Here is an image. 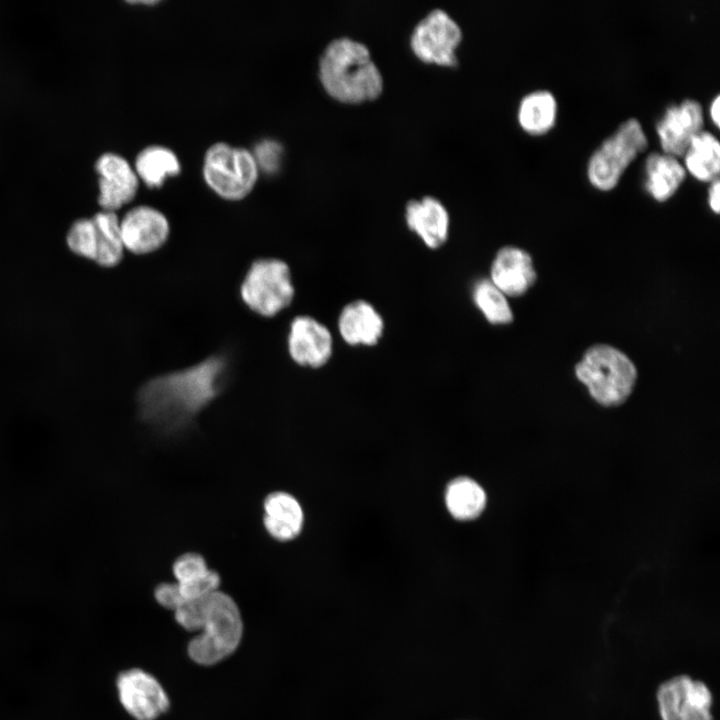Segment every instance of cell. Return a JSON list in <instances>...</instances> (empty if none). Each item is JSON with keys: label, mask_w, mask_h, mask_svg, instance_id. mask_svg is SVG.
I'll use <instances>...</instances> for the list:
<instances>
[{"label": "cell", "mask_w": 720, "mask_h": 720, "mask_svg": "<svg viewBox=\"0 0 720 720\" xmlns=\"http://www.w3.org/2000/svg\"><path fill=\"white\" fill-rule=\"evenodd\" d=\"M223 354L152 376L137 393L138 415L153 429L176 436L192 427L199 414L223 392L229 379Z\"/></svg>", "instance_id": "1"}, {"label": "cell", "mask_w": 720, "mask_h": 720, "mask_svg": "<svg viewBox=\"0 0 720 720\" xmlns=\"http://www.w3.org/2000/svg\"><path fill=\"white\" fill-rule=\"evenodd\" d=\"M320 83L333 99L348 104L375 100L383 91V77L368 47L342 36L330 41L318 63Z\"/></svg>", "instance_id": "2"}, {"label": "cell", "mask_w": 720, "mask_h": 720, "mask_svg": "<svg viewBox=\"0 0 720 720\" xmlns=\"http://www.w3.org/2000/svg\"><path fill=\"white\" fill-rule=\"evenodd\" d=\"M293 270L287 260L262 256L250 261L237 286L241 306L262 320H274L296 299Z\"/></svg>", "instance_id": "3"}, {"label": "cell", "mask_w": 720, "mask_h": 720, "mask_svg": "<svg viewBox=\"0 0 720 720\" xmlns=\"http://www.w3.org/2000/svg\"><path fill=\"white\" fill-rule=\"evenodd\" d=\"M198 634L187 645V653L196 664L215 665L238 648L243 635V621L235 600L217 590L203 601L197 624Z\"/></svg>", "instance_id": "4"}, {"label": "cell", "mask_w": 720, "mask_h": 720, "mask_svg": "<svg viewBox=\"0 0 720 720\" xmlns=\"http://www.w3.org/2000/svg\"><path fill=\"white\" fill-rule=\"evenodd\" d=\"M577 378L592 398L607 407L622 404L631 394L637 372L620 350L604 344L590 347L576 365Z\"/></svg>", "instance_id": "5"}, {"label": "cell", "mask_w": 720, "mask_h": 720, "mask_svg": "<svg viewBox=\"0 0 720 720\" xmlns=\"http://www.w3.org/2000/svg\"><path fill=\"white\" fill-rule=\"evenodd\" d=\"M259 167L251 150L216 142L203 157L202 175L206 185L226 201H241L254 189Z\"/></svg>", "instance_id": "6"}, {"label": "cell", "mask_w": 720, "mask_h": 720, "mask_svg": "<svg viewBox=\"0 0 720 720\" xmlns=\"http://www.w3.org/2000/svg\"><path fill=\"white\" fill-rule=\"evenodd\" d=\"M647 147L641 123L636 118L622 122L590 156L587 163L590 184L602 191L613 189L629 164Z\"/></svg>", "instance_id": "7"}, {"label": "cell", "mask_w": 720, "mask_h": 720, "mask_svg": "<svg viewBox=\"0 0 720 720\" xmlns=\"http://www.w3.org/2000/svg\"><path fill=\"white\" fill-rule=\"evenodd\" d=\"M461 40L459 24L445 10L436 8L414 26L410 47L422 62L454 67L458 64L456 50Z\"/></svg>", "instance_id": "8"}, {"label": "cell", "mask_w": 720, "mask_h": 720, "mask_svg": "<svg viewBox=\"0 0 720 720\" xmlns=\"http://www.w3.org/2000/svg\"><path fill=\"white\" fill-rule=\"evenodd\" d=\"M120 232L125 251L138 257H150L169 244L172 226L162 210L140 204L120 218Z\"/></svg>", "instance_id": "9"}, {"label": "cell", "mask_w": 720, "mask_h": 720, "mask_svg": "<svg viewBox=\"0 0 720 720\" xmlns=\"http://www.w3.org/2000/svg\"><path fill=\"white\" fill-rule=\"evenodd\" d=\"M661 720H713V697L708 686L688 675H677L657 689Z\"/></svg>", "instance_id": "10"}, {"label": "cell", "mask_w": 720, "mask_h": 720, "mask_svg": "<svg viewBox=\"0 0 720 720\" xmlns=\"http://www.w3.org/2000/svg\"><path fill=\"white\" fill-rule=\"evenodd\" d=\"M285 349L289 360L296 366L319 369L332 357L333 336L317 318L298 314L288 322Z\"/></svg>", "instance_id": "11"}, {"label": "cell", "mask_w": 720, "mask_h": 720, "mask_svg": "<svg viewBox=\"0 0 720 720\" xmlns=\"http://www.w3.org/2000/svg\"><path fill=\"white\" fill-rule=\"evenodd\" d=\"M115 686L120 704L135 720H156L169 709L170 701L162 685L142 669L119 672Z\"/></svg>", "instance_id": "12"}, {"label": "cell", "mask_w": 720, "mask_h": 720, "mask_svg": "<svg viewBox=\"0 0 720 720\" xmlns=\"http://www.w3.org/2000/svg\"><path fill=\"white\" fill-rule=\"evenodd\" d=\"M95 170L99 175L98 203L103 210L116 212L136 197L140 180L123 156L106 152L96 160Z\"/></svg>", "instance_id": "13"}, {"label": "cell", "mask_w": 720, "mask_h": 720, "mask_svg": "<svg viewBox=\"0 0 720 720\" xmlns=\"http://www.w3.org/2000/svg\"><path fill=\"white\" fill-rule=\"evenodd\" d=\"M703 109L699 101L684 99L671 104L656 124L662 152L682 157L691 139L703 130Z\"/></svg>", "instance_id": "14"}, {"label": "cell", "mask_w": 720, "mask_h": 720, "mask_svg": "<svg viewBox=\"0 0 720 720\" xmlns=\"http://www.w3.org/2000/svg\"><path fill=\"white\" fill-rule=\"evenodd\" d=\"M262 523L265 532L275 541L285 543L296 539L304 527V510L289 492L277 490L262 502Z\"/></svg>", "instance_id": "15"}, {"label": "cell", "mask_w": 720, "mask_h": 720, "mask_svg": "<svg viewBox=\"0 0 720 720\" xmlns=\"http://www.w3.org/2000/svg\"><path fill=\"white\" fill-rule=\"evenodd\" d=\"M405 221L408 228L430 249L441 247L448 239L449 213L434 196L409 200L405 206Z\"/></svg>", "instance_id": "16"}, {"label": "cell", "mask_w": 720, "mask_h": 720, "mask_svg": "<svg viewBox=\"0 0 720 720\" xmlns=\"http://www.w3.org/2000/svg\"><path fill=\"white\" fill-rule=\"evenodd\" d=\"M530 255L517 247L501 248L491 265L490 281L506 296H520L535 282Z\"/></svg>", "instance_id": "17"}, {"label": "cell", "mask_w": 720, "mask_h": 720, "mask_svg": "<svg viewBox=\"0 0 720 720\" xmlns=\"http://www.w3.org/2000/svg\"><path fill=\"white\" fill-rule=\"evenodd\" d=\"M338 331L351 346H373L383 336L384 320L375 307L365 300H355L341 310Z\"/></svg>", "instance_id": "18"}, {"label": "cell", "mask_w": 720, "mask_h": 720, "mask_svg": "<svg viewBox=\"0 0 720 720\" xmlns=\"http://www.w3.org/2000/svg\"><path fill=\"white\" fill-rule=\"evenodd\" d=\"M644 173L645 190L659 202L671 198L686 177V170L678 157L657 151L646 157Z\"/></svg>", "instance_id": "19"}, {"label": "cell", "mask_w": 720, "mask_h": 720, "mask_svg": "<svg viewBox=\"0 0 720 720\" xmlns=\"http://www.w3.org/2000/svg\"><path fill=\"white\" fill-rule=\"evenodd\" d=\"M683 157V166L694 178L701 182H711L719 178L720 143L709 131L702 130L690 141Z\"/></svg>", "instance_id": "20"}, {"label": "cell", "mask_w": 720, "mask_h": 720, "mask_svg": "<svg viewBox=\"0 0 720 720\" xmlns=\"http://www.w3.org/2000/svg\"><path fill=\"white\" fill-rule=\"evenodd\" d=\"M134 170L148 188L156 189L162 187L168 177L177 176L181 172V163L170 148L152 144L137 154Z\"/></svg>", "instance_id": "21"}, {"label": "cell", "mask_w": 720, "mask_h": 720, "mask_svg": "<svg viewBox=\"0 0 720 720\" xmlns=\"http://www.w3.org/2000/svg\"><path fill=\"white\" fill-rule=\"evenodd\" d=\"M557 117V101L548 90H535L526 94L520 101L517 120L528 134L539 136L550 131Z\"/></svg>", "instance_id": "22"}, {"label": "cell", "mask_w": 720, "mask_h": 720, "mask_svg": "<svg viewBox=\"0 0 720 720\" xmlns=\"http://www.w3.org/2000/svg\"><path fill=\"white\" fill-rule=\"evenodd\" d=\"M445 505L450 515L460 521L478 518L484 511L487 496L482 486L469 477L452 480L444 495Z\"/></svg>", "instance_id": "23"}, {"label": "cell", "mask_w": 720, "mask_h": 720, "mask_svg": "<svg viewBox=\"0 0 720 720\" xmlns=\"http://www.w3.org/2000/svg\"><path fill=\"white\" fill-rule=\"evenodd\" d=\"M95 225L96 258L99 266L113 268L121 264L125 248L120 232V218L116 212L102 210L92 217Z\"/></svg>", "instance_id": "24"}, {"label": "cell", "mask_w": 720, "mask_h": 720, "mask_svg": "<svg viewBox=\"0 0 720 720\" xmlns=\"http://www.w3.org/2000/svg\"><path fill=\"white\" fill-rule=\"evenodd\" d=\"M472 299L489 323L504 325L513 320V313L506 295L490 279H480L474 284Z\"/></svg>", "instance_id": "25"}, {"label": "cell", "mask_w": 720, "mask_h": 720, "mask_svg": "<svg viewBox=\"0 0 720 720\" xmlns=\"http://www.w3.org/2000/svg\"><path fill=\"white\" fill-rule=\"evenodd\" d=\"M66 241L72 252L95 261V225L92 217L76 220L67 233Z\"/></svg>", "instance_id": "26"}, {"label": "cell", "mask_w": 720, "mask_h": 720, "mask_svg": "<svg viewBox=\"0 0 720 720\" xmlns=\"http://www.w3.org/2000/svg\"><path fill=\"white\" fill-rule=\"evenodd\" d=\"M220 583V574L209 568L202 575L186 582L177 583V585L184 602L198 600L209 596L213 592L219 590L218 588Z\"/></svg>", "instance_id": "27"}, {"label": "cell", "mask_w": 720, "mask_h": 720, "mask_svg": "<svg viewBox=\"0 0 720 720\" xmlns=\"http://www.w3.org/2000/svg\"><path fill=\"white\" fill-rule=\"evenodd\" d=\"M209 569L206 559L198 552L179 555L172 564V573L177 583L194 579Z\"/></svg>", "instance_id": "28"}, {"label": "cell", "mask_w": 720, "mask_h": 720, "mask_svg": "<svg viewBox=\"0 0 720 720\" xmlns=\"http://www.w3.org/2000/svg\"><path fill=\"white\" fill-rule=\"evenodd\" d=\"M251 151L260 171L273 173L279 168L283 152L280 143L275 140L265 139L258 142Z\"/></svg>", "instance_id": "29"}, {"label": "cell", "mask_w": 720, "mask_h": 720, "mask_svg": "<svg viewBox=\"0 0 720 720\" xmlns=\"http://www.w3.org/2000/svg\"><path fill=\"white\" fill-rule=\"evenodd\" d=\"M156 602L165 609L174 611L183 602L176 582H161L153 591Z\"/></svg>", "instance_id": "30"}, {"label": "cell", "mask_w": 720, "mask_h": 720, "mask_svg": "<svg viewBox=\"0 0 720 720\" xmlns=\"http://www.w3.org/2000/svg\"><path fill=\"white\" fill-rule=\"evenodd\" d=\"M709 183H710V186H709V189H708V203H709V206H710L711 210H712L713 212H715L716 214H718V213H719V210H720V203H719V202H720V201H719V200H720V198H719L720 182H719V178H716V179L712 180V181L709 182Z\"/></svg>", "instance_id": "31"}, {"label": "cell", "mask_w": 720, "mask_h": 720, "mask_svg": "<svg viewBox=\"0 0 720 720\" xmlns=\"http://www.w3.org/2000/svg\"><path fill=\"white\" fill-rule=\"evenodd\" d=\"M709 115L716 127L720 124V95L717 94L710 103Z\"/></svg>", "instance_id": "32"}]
</instances>
